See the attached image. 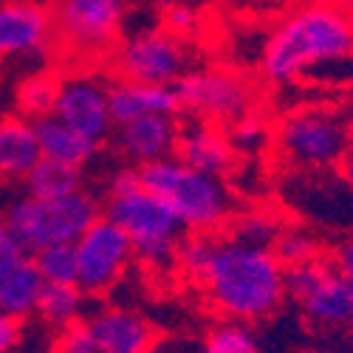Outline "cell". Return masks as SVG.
Instances as JSON below:
<instances>
[{"mask_svg":"<svg viewBox=\"0 0 353 353\" xmlns=\"http://www.w3.org/2000/svg\"><path fill=\"white\" fill-rule=\"evenodd\" d=\"M175 141H179V116H141L116 125V150L136 167L172 159Z\"/></svg>","mask_w":353,"mask_h":353,"instance_id":"2e32d148","label":"cell"},{"mask_svg":"<svg viewBox=\"0 0 353 353\" xmlns=\"http://www.w3.org/2000/svg\"><path fill=\"white\" fill-rule=\"evenodd\" d=\"M3 223L20 252L37 254L48 246L77 243L102 218V203L94 192L77 190L65 198L23 195L3 210Z\"/></svg>","mask_w":353,"mask_h":353,"instance_id":"277c9868","label":"cell"},{"mask_svg":"<svg viewBox=\"0 0 353 353\" xmlns=\"http://www.w3.org/2000/svg\"><path fill=\"white\" fill-rule=\"evenodd\" d=\"M161 28H167L170 34L187 40L190 34H195L198 28V12L192 3L187 6H179V9H170V12H161Z\"/></svg>","mask_w":353,"mask_h":353,"instance_id":"f546056e","label":"cell"},{"mask_svg":"<svg viewBox=\"0 0 353 353\" xmlns=\"http://www.w3.org/2000/svg\"><path fill=\"white\" fill-rule=\"evenodd\" d=\"M280 156L297 170H334L353 147V125L328 108H300L280 122Z\"/></svg>","mask_w":353,"mask_h":353,"instance_id":"52a82bcc","label":"cell"},{"mask_svg":"<svg viewBox=\"0 0 353 353\" xmlns=\"http://www.w3.org/2000/svg\"><path fill=\"white\" fill-rule=\"evenodd\" d=\"M272 252L283 263V269H291V266H297V263H305V260H314L322 254L314 234L305 229H294V226L280 229V234L272 243Z\"/></svg>","mask_w":353,"mask_h":353,"instance_id":"484cf974","label":"cell"},{"mask_svg":"<svg viewBox=\"0 0 353 353\" xmlns=\"http://www.w3.org/2000/svg\"><path fill=\"white\" fill-rule=\"evenodd\" d=\"M280 229H283V223L277 218H272L269 212H234L232 221L221 229V234L229 241L246 243V246L272 249Z\"/></svg>","mask_w":353,"mask_h":353,"instance_id":"cb8c5ba5","label":"cell"},{"mask_svg":"<svg viewBox=\"0 0 353 353\" xmlns=\"http://www.w3.org/2000/svg\"><path fill=\"white\" fill-rule=\"evenodd\" d=\"M51 353H102V350L94 342L91 331H88L85 319H79V322H74V325L57 331V339L51 345Z\"/></svg>","mask_w":353,"mask_h":353,"instance_id":"f1b7e54d","label":"cell"},{"mask_svg":"<svg viewBox=\"0 0 353 353\" xmlns=\"http://www.w3.org/2000/svg\"><path fill=\"white\" fill-rule=\"evenodd\" d=\"M37 263V272L43 274L46 283L57 285H77V249L74 243H60L48 246L37 254H32Z\"/></svg>","mask_w":353,"mask_h":353,"instance_id":"d4e9b609","label":"cell"},{"mask_svg":"<svg viewBox=\"0 0 353 353\" xmlns=\"http://www.w3.org/2000/svg\"><path fill=\"white\" fill-rule=\"evenodd\" d=\"M108 82L97 71L63 74L60 94H57L54 116L71 130L82 133L97 144H105L113 133L110 102H108Z\"/></svg>","mask_w":353,"mask_h":353,"instance_id":"7c38bea8","label":"cell"},{"mask_svg":"<svg viewBox=\"0 0 353 353\" xmlns=\"http://www.w3.org/2000/svg\"><path fill=\"white\" fill-rule=\"evenodd\" d=\"M285 297L300 305L311 328L334 331L353 325V280L331 266L328 254L285 269Z\"/></svg>","mask_w":353,"mask_h":353,"instance_id":"ba28073f","label":"cell"},{"mask_svg":"<svg viewBox=\"0 0 353 353\" xmlns=\"http://www.w3.org/2000/svg\"><path fill=\"white\" fill-rule=\"evenodd\" d=\"M150 3L159 9V12H170V9H179V6H187L190 0H150Z\"/></svg>","mask_w":353,"mask_h":353,"instance_id":"e575fe53","label":"cell"},{"mask_svg":"<svg viewBox=\"0 0 353 353\" xmlns=\"http://www.w3.org/2000/svg\"><path fill=\"white\" fill-rule=\"evenodd\" d=\"M198 283L229 322H260L285 300V269L274 252L229 241L221 232Z\"/></svg>","mask_w":353,"mask_h":353,"instance_id":"7a4b0ae2","label":"cell"},{"mask_svg":"<svg viewBox=\"0 0 353 353\" xmlns=\"http://www.w3.org/2000/svg\"><path fill=\"white\" fill-rule=\"evenodd\" d=\"M300 353H331V350H316V347H308V350H300Z\"/></svg>","mask_w":353,"mask_h":353,"instance_id":"d590c367","label":"cell"},{"mask_svg":"<svg viewBox=\"0 0 353 353\" xmlns=\"http://www.w3.org/2000/svg\"><path fill=\"white\" fill-rule=\"evenodd\" d=\"M48 57L60 74L110 68L125 40L128 0H48Z\"/></svg>","mask_w":353,"mask_h":353,"instance_id":"3957f363","label":"cell"},{"mask_svg":"<svg viewBox=\"0 0 353 353\" xmlns=\"http://www.w3.org/2000/svg\"><path fill=\"white\" fill-rule=\"evenodd\" d=\"M328 260H331V266H334L342 277L353 280V232L347 234V238H342V241L331 249Z\"/></svg>","mask_w":353,"mask_h":353,"instance_id":"4dcf8cb0","label":"cell"},{"mask_svg":"<svg viewBox=\"0 0 353 353\" xmlns=\"http://www.w3.org/2000/svg\"><path fill=\"white\" fill-rule=\"evenodd\" d=\"M51 12L48 0H0V60L48 57Z\"/></svg>","mask_w":353,"mask_h":353,"instance_id":"4fadbf2b","label":"cell"},{"mask_svg":"<svg viewBox=\"0 0 353 353\" xmlns=\"http://www.w3.org/2000/svg\"><path fill=\"white\" fill-rule=\"evenodd\" d=\"M190 63L192 57L187 40L170 34L159 23L156 28H144L133 37H125L110 60V71L119 79L175 88L192 71Z\"/></svg>","mask_w":353,"mask_h":353,"instance_id":"30bf717a","label":"cell"},{"mask_svg":"<svg viewBox=\"0 0 353 353\" xmlns=\"http://www.w3.org/2000/svg\"><path fill=\"white\" fill-rule=\"evenodd\" d=\"M60 82L63 74L57 68H43L20 79L17 91H14V110L23 116L26 122H40L46 116H54L57 94H60Z\"/></svg>","mask_w":353,"mask_h":353,"instance_id":"44dd1931","label":"cell"},{"mask_svg":"<svg viewBox=\"0 0 353 353\" xmlns=\"http://www.w3.org/2000/svg\"><path fill=\"white\" fill-rule=\"evenodd\" d=\"M102 212L130 238L141 263L153 269L175 266L179 246L184 241V223L159 195L144 187L122 195H108Z\"/></svg>","mask_w":353,"mask_h":353,"instance_id":"8992f818","label":"cell"},{"mask_svg":"<svg viewBox=\"0 0 353 353\" xmlns=\"http://www.w3.org/2000/svg\"><path fill=\"white\" fill-rule=\"evenodd\" d=\"M26 190L34 198H65L77 190H82V170L65 167L60 161L40 159L32 172L26 175Z\"/></svg>","mask_w":353,"mask_h":353,"instance_id":"603a6c76","label":"cell"},{"mask_svg":"<svg viewBox=\"0 0 353 353\" xmlns=\"http://www.w3.org/2000/svg\"><path fill=\"white\" fill-rule=\"evenodd\" d=\"M187 167L207 172L212 179H226L238 167V153L229 144V136L223 128L201 122V119H187L179 122V141H175V156Z\"/></svg>","mask_w":353,"mask_h":353,"instance_id":"5bb4252c","label":"cell"},{"mask_svg":"<svg viewBox=\"0 0 353 353\" xmlns=\"http://www.w3.org/2000/svg\"><path fill=\"white\" fill-rule=\"evenodd\" d=\"M34 133H37V144H40V156L60 161L65 167L82 170L85 164H91L99 153L97 141L85 139L82 133L71 130L68 125H63L57 116H46V119L34 122Z\"/></svg>","mask_w":353,"mask_h":353,"instance_id":"ffe728a7","label":"cell"},{"mask_svg":"<svg viewBox=\"0 0 353 353\" xmlns=\"http://www.w3.org/2000/svg\"><path fill=\"white\" fill-rule=\"evenodd\" d=\"M108 102H110L113 128L141 119V116H179L181 113L179 94L170 85H144V82H130V79H116L108 88Z\"/></svg>","mask_w":353,"mask_h":353,"instance_id":"e0dca14e","label":"cell"},{"mask_svg":"<svg viewBox=\"0 0 353 353\" xmlns=\"http://www.w3.org/2000/svg\"><path fill=\"white\" fill-rule=\"evenodd\" d=\"M139 172L144 190L159 195L190 232H221L234 215L229 187L179 159L139 167Z\"/></svg>","mask_w":353,"mask_h":353,"instance_id":"5b68a950","label":"cell"},{"mask_svg":"<svg viewBox=\"0 0 353 353\" xmlns=\"http://www.w3.org/2000/svg\"><path fill=\"white\" fill-rule=\"evenodd\" d=\"M339 170V175H342V181L350 187V192H353V147H350V153L342 159V164L336 167Z\"/></svg>","mask_w":353,"mask_h":353,"instance_id":"836d02e7","label":"cell"},{"mask_svg":"<svg viewBox=\"0 0 353 353\" xmlns=\"http://www.w3.org/2000/svg\"><path fill=\"white\" fill-rule=\"evenodd\" d=\"M34 314L46 322V325L63 331L74 322L85 319V294L79 285H57L46 283L40 291V300Z\"/></svg>","mask_w":353,"mask_h":353,"instance_id":"7402d4cb","label":"cell"},{"mask_svg":"<svg viewBox=\"0 0 353 353\" xmlns=\"http://www.w3.org/2000/svg\"><path fill=\"white\" fill-rule=\"evenodd\" d=\"M260 68L272 85L353 82V14L342 0L303 3L274 26Z\"/></svg>","mask_w":353,"mask_h":353,"instance_id":"6da1fadb","label":"cell"},{"mask_svg":"<svg viewBox=\"0 0 353 353\" xmlns=\"http://www.w3.org/2000/svg\"><path fill=\"white\" fill-rule=\"evenodd\" d=\"M226 136H229V144L234 147V153H252V150H260V147L269 144V125L260 119L257 113L252 116H243L241 122H234L226 128Z\"/></svg>","mask_w":353,"mask_h":353,"instance_id":"83f0119b","label":"cell"},{"mask_svg":"<svg viewBox=\"0 0 353 353\" xmlns=\"http://www.w3.org/2000/svg\"><path fill=\"white\" fill-rule=\"evenodd\" d=\"M40 159L34 125L17 113L3 116L0 119V184L26 181V175Z\"/></svg>","mask_w":353,"mask_h":353,"instance_id":"d6986e66","label":"cell"},{"mask_svg":"<svg viewBox=\"0 0 353 353\" xmlns=\"http://www.w3.org/2000/svg\"><path fill=\"white\" fill-rule=\"evenodd\" d=\"M342 3H345V9H347V12L353 14V0H342Z\"/></svg>","mask_w":353,"mask_h":353,"instance_id":"8d00e7d4","label":"cell"},{"mask_svg":"<svg viewBox=\"0 0 353 353\" xmlns=\"http://www.w3.org/2000/svg\"><path fill=\"white\" fill-rule=\"evenodd\" d=\"M203 353H260L257 336L243 325V322H223L212 328L201 345Z\"/></svg>","mask_w":353,"mask_h":353,"instance_id":"4316f807","label":"cell"},{"mask_svg":"<svg viewBox=\"0 0 353 353\" xmlns=\"http://www.w3.org/2000/svg\"><path fill=\"white\" fill-rule=\"evenodd\" d=\"M85 325L102 353H150L159 345L156 325L130 308L102 305L85 316Z\"/></svg>","mask_w":353,"mask_h":353,"instance_id":"9a60e30c","label":"cell"},{"mask_svg":"<svg viewBox=\"0 0 353 353\" xmlns=\"http://www.w3.org/2000/svg\"><path fill=\"white\" fill-rule=\"evenodd\" d=\"M20 334H23V322L0 311V353H12L20 345Z\"/></svg>","mask_w":353,"mask_h":353,"instance_id":"1f68e13d","label":"cell"},{"mask_svg":"<svg viewBox=\"0 0 353 353\" xmlns=\"http://www.w3.org/2000/svg\"><path fill=\"white\" fill-rule=\"evenodd\" d=\"M46 280L37 272V263L32 254L26 252H9L0 254V311L14 316V319H26L32 316L40 300Z\"/></svg>","mask_w":353,"mask_h":353,"instance_id":"ac0fdd59","label":"cell"},{"mask_svg":"<svg viewBox=\"0 0 353 353\" xmlns=\"http://www.w3.org/2000/svg\"><path fill=\"white\" fill-rule=\"evenodd\" d=\"M9 252H17V243L12 238L9 226L3 223V218H0V254H9Z\"/></svg>","mask_w":353,"mask_h":353,"instance_id":"d6a6232c","label":"cell"},{"mask_svg":"<svg viewBox=\"0 0 353 353\" xmlns=\"http://www.w3.org/2000/svg\"><path fill=\"white\" fill-rule=\"evenodd\" d=\"M77 249V285L85 297L108 294L122 280L136 252L128 234L110 218H99L82 238L74 243Z\"/></svg>","mask_w":353,"mask_h":353,"instance_id":"8fae6325","label":"cell"},{"mask_svg":"<svg viewBox=\"0 0 353 353\" xmlns=\"http://www.w3.org/2000/svg\"><path fill=\"white\" fill-rule=\"evenodd\" d=\"M150 353H159V350H150Z\"/></svg>","mask_w":353,"mask_h":353,"instance_id":"74e56055","label":"cell"},{"mask_svg":"<svg viewBox=\"0 0 353 353\" xmlns=\"http://www.w3.org/2000/svg\"><path fill=\"white\" fill-rule=\"evenodd\" d=\"M175 94L181 102V113H187L190 119L218 125L223 130L241 122L243 116H252L260 102L252 79L226 68L190 71L175 85Z\"/></svg>","mask_w":353,"mask_h":353,"instance_id":"9c48e42d","label":"cell"}]
</instances>
